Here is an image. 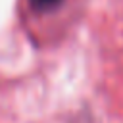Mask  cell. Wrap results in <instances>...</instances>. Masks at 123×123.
<instances>
[{
	"label": "cell",
	"instance_id": "obj_1",
	"mask_svg": "<svg viewBox=\"0 0 123 123\" xmlns=\"http://www.w3.org/2000/svg\"><path fill=\"white\" fill-rule=\"evenodd\" d=\"M29 2V8L37 13H48L56 8H60L65 0H27Z\"/></svg>",
	"mask_w": 123,
	"mask_h": 123
}]
</instances>
